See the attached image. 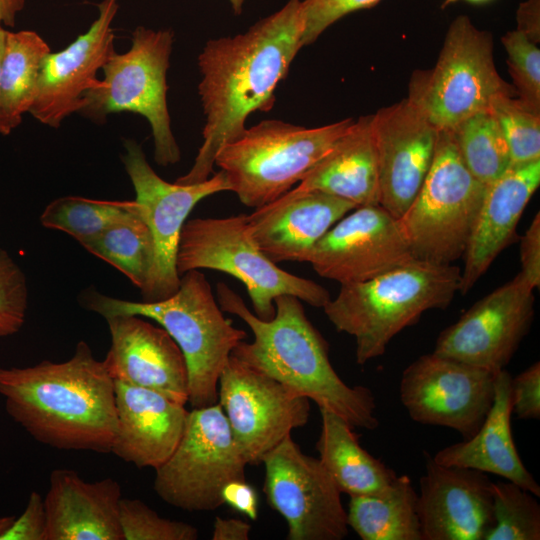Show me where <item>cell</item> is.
Wrapping results in <instances>:
<instances>
[{
	"label": "cell",
	"mask_w": 540,
	"mask_h": 540,
	"mask_svg": "<svg viewBox=\"0 0 540 540\" xmlns=\"http://www.w3.org/2000/svg\"><path fill=\"white\" fill-rule=\"evenodd\" d=\"M0 395L9 416L36 441L60 450L111 451L114 380L85 341L64 362L0 367Z\"/></svg>",
	"instance_id": "obj_2"
},
{
	"label": "cell",
	"mask_w": 540,
	"mask_h": 540,
	"mask_svg": "<svg viewBox=\"0 0 540 540\" xmlns=\"http://www.w3.org/2000/svg\"><path fill=\"white\" fill-rule=\"evenodd\" d=\"M485 189L462 160L452 131L439 130L429 172L399 218L414 258L449 265L463 257Z\"/></svg>",
	"instance_id": "obj_9"
},
{
	"label": "cell",
	"mask_w": 540,
	"mask_h": 540,
	"mask_svg": "<svg viewBox=\"0 0 540 540\" xmlns=\"http://www.w3.org/2000/svg\"><path fill=\"white\" fill-rule=\"evenodd\" d=\"M533 291L517 274L445 328L433 352L493 373L504 370L530 329Z\"/></svg>",
	"instance_id": "obj_16"
},
{
	"label": "cell",
	"mask_w": 540,
	"mask_h": 540,
	"mask_svg": "<svg viewBox=\"0 0 540 540\" xmlns=\"http://www.w3.org/2000/svg\"><path fill=\"white\" fill-rule=\"evenodd\" d=\"M120 524L124 540H196L198 529L182 521L161 517L138 499L120 502Z\"/></svg>",
	"instance_id": "obj_36"
},
{
	"label": "cell",
	"mask_w": 540,
	"mask_h": 540,
	"mask_svg": "<svg viewBox=\"0 0 540 540\" xmlns=\"http://www.w3.org/2000/svg\"><path fill=\"white\" fill-rule=\"evenodd\" d=\"M501 40L508 55V69L519 99L540 113L539 48L518 29L507 32Z\"/></svg>",
	"instance_id": "obj_37"
},
{
	"label": "cell",
	"mask_w": 540,
	"mask_h": 540,
	"mask_svg": "<svg viewBox=\"0 0 540 540\" xmlns=\"http://www.w3.org/2000/svg\"><path fill=\"white\" fill-rule=\"evenodd\" d=\"M303 31L302 0H288L246 32L206 42L198 56L203 142L192 167L177 178V184L207 180L217 153L245 131L249 115L272 108L278 83L303 47Z\"/></svg>",
	"instance_id": "obj_1"
},
{
	"label": "cell",
	"mask_w": 540,
	"mask_h": 540,
	"mask_svg": "<svg viewBox=\"0 0 540 540\" xmlns=\"http://www.w3.org/2000/svg\"><path fill=\"white\" fill-rule=\"evenodd\" d=\"M26 0H0V24L13 27L16 15L24 8Z\"/></svg>",
	"instance_id": "obj_46"
},
{
	"label": "cell",
	"mask_w": 540,
	"mask_h": 540,
	"mask_svg": "<svg viewBox=\"0 0 540 540\" xmlns=\"http://www.w3.org/2000/svg\"><path fill=\"white\" fill-rule=\"evenodd\" d=\"M319 460L341 493L373 495L389 487L397 474L363 449L352 426L338 414L320 409Z\"/></svg>",
	"instance_id": "obj_28"
},
{
	"label": "cell",
	"mask_w": 540,
	"mask_h": 540,
	"mask_svg": "<svg viewBox=\"0 0 540 540\" xmlns=\"http://www.w3.org/2000/svg\"><path fill=\"white\" fill-rule=\"evenodd\" d=\"M236 15L241 14L245 0H228Z\"/></svg>",
	"instance_id": "obj_49"
},
{
	"label": "cell",
	"mask_w": 540,
	"mask_h": 540,
	"mask_svg": "<svg viewBox=\"0 0 540 540\" xmlns=\"http://www.w3.org/2000/svg\"><path fill=\"white\" fill-rule=\"evenodd\" d=\"M451 131L465 165L483 184L497 179L511 165L507 142L489 110L470 116Z\"/></svg>",
	"instance_id": "obj_33"
},
{
	"label": "cell",
	"mask_w": 540,
	"mask_h": 540,
	"mask_svg": "<svg viewBox=\"0 0 540 540\" xmlns=\"http://www.w3.org/2000/svg\"><path fill=\"white\" fill-rule=\"evenodd\" d=\"M50 52L47 42L35 31H7L1 70V113L6 135L29 112L42 64Z\"/></svg>",
	"instance_id": "obj_30"
},
{
	"label": "cell",
	"mask_w": 540,
	"mask_h": 540,
	"mask_svg": "<svg viewBox=\"0 0 540 540\" xmlns=\"http://www.w3.org/2000/svg\"><path fill=\"white\" fill-rule=\"evenodd\" d=\"M540 184V160L511 164L486 185L461 270L460 293L466 294L495 258L516 238V227Z\"/></svg>",
	"instance_id": "obj_24"
},
{
	"label": "cell",
	"mask_w": 540,
	"mask_h": 540,
	"mask_svg": "<svg viewBox=\"0 0 540 540\" xmlns=\"http://www.w3.org/2000/svg\"><path fill=\"white\" fill-rule=\"evenodd\" d=\"M89 310L104 318L131 314L149 318L164 328L182 351L188 371V403L202 408L218 402V381L232 351L245 338L244 330L223 315L204 273L180 276L179 288L156 302H134L90 293Z\"/></svg>",
	"instance_id": "obj_5"
},
{
	"label": "cell",
	"mask_w": 540,
	"mask_h": 540,
	"mask_svg": "<svg viewBox=\"0 0 540 540\" xmlns=\"http://www.w3.org/2000/svg\"><path fill=\"white\" fill-rule=\"evenodd\" d=\"M82 246L142 290L154 261V242L144 217L115 224Z\"/></svg>",
	"instance_id": "obj_32"
},
{
	"label": "cell",
	"mask_w": 540,
	"mask_h": 540,
	"mask_svg": "<svg viewBox=\"0 0 540 540\" xmlns=\"http://www.w3.org/2000/svg\"><path fill=\"white\" fill-rule=\"evenodd\" d=\"M28 307L26 277L13 258L0 248V337L17 333Z\"/></svg>",
	"instance_id": "obj_38"
},
{
	"label": "cell",
	"mask_w": 540,
	"mask_h": 540,
	"mask_svg": "<svg viewBox=\"0 0 540 540\" xmlns=\"http://www.w3.org/2000/svg\"><path fill=\"white\" fill-rule=\"evenodd\" d=\"M105 320L111 346L103 361L113 380L188 403L186 361L169 333L139 315L116 314Z\"/></svg>",
	"instance_id": "obj_21"
},
{
	"label": "cell",
	"mask_w": 540,
	"mask_h": 540,
	"mask_svg": "<svg viewBox=\"0 0 540 540\" xmlns=\"http://www.w3.org/2000/svg\"><path fill=\"white\" fill-rule=\"evenodd\" d=\"M458 0H445L444 3H443V6H447L453 2H456ZM468 2H472V3H483V2H487L489 0H466Z\"/></svg>",
	"instance_id": "obj_50"
},
{
	"label": "cell",
	"mask_w": 540,
	"mask_h": 540,
	"mask_svg": "<svg viewBox=\"0 0 540 540\" xmlns=\"http://www.w3.org/2000/svg\"><path fill=\"white\" fill-rule=\"evenodd\" d=\"M492 488L486 473L427 457L418 494L422 540H485L494 525Z\"/></svg>",
	"instance_id": "obj_20"
},
{
	"label": "cell",
	"mask_w": 540,
	"mask_h": 540,
	"mask_svg": "<svg viewBox=\"0 0 540 540\" xmlns=\"http://www.w3.org/2000/svg\"><path fill=\"white\" fill-rule=\"evenodd\" d=\"M416 260L399 219L381 205L351 210L313 247L307 263L329 280L362 282Z\"/></svg>",
	"instance_id": "obj_17"
},
{
	"label": "cell",
	"mask_w": 540,
	"mask_h": 540,
	"mask_svg": "<svg viewBox=\"0 0 540 540\" xmlns=\"http://www.w3.org/2000/svg\"><path fill=\"white\" fill-rule=\"evenodd\" d=\"M379 205L395 218L409 208L434 160L439 130L408 99L373 114Z\"/></svg>",
	"instance_id": "obj_18"
},
{
	"label": "cell",
	"mask_w": 540,
	"mask_h": 540,
	"mask_svg": "<svg viewBox=\"0 0 540 540\" xmlns=\"http://www.w3.org/2000/svg\"><path fill=\"white\" fill-rule=\"evenodd\" d=\"M354 208L352 202L321 191L291 189L247 215V229L274 263H307L316 243Z\"/></svg>",
	"instance_id": "obj_22"
},
{
	"label": "cell",
	"mask_w": 540,
	"mask_h": 540,
	"mask_svg": "<svg viewBox=\"0 0 540 540\" xmlns=\"http://www.w3.org/2000/svg\"><path fill=\"white\" fill-rule=\"evenodd\" d=\"M511 379L504 369L496 373L494 400L480 429L469 439L439 450L435 462L491 473L540 496V486L524 466L511 431Z\"/></svg>",
	"instance_id": "obj_26"
},
{
	"label": "cell",
	"mask_w": 540,
	"mask_h": 540,
	"mask_svg": "<svg viewBox=\"0 0 540 540\" xmlns=\"http://www.w3.org/2000/svg\"><path fill=\"white\" fill-rule=\"evenodd\" d=\"M494 525L485 540H539L540 505L536 496L510 482H493Z\"/></svg>",
	"instance_id": "obj_34"
},
{
	"label": "cell",
	"mask_w": 540,
	"mask_h": 540,
	"mask_svg": "<svg viewBox=\"0 0 540 540\" xmlns=\"http://www.w3.org/2000/svg\"><path fill=\"white\" fill-rule=\"evenodd\" d=\"M379 2L380 0H302V45L313 44L327 28L342 17L371 8Z\"/></svg>",
	"instance_id": "obj_39"
},
{
	"label": "cell",
	"mask_w": 540,
	"mask_h": 540,
	"mask_svg": "<svg viewBox=\"0 0 540 540\" xmlns=\"http://www.w3.org/2000/svg\"><path fill=\"white\" fill-rule=\"evenodd\" d=\"M517 29L534 43L540 38V0H526L517 10Z\"/></svg>",
	"instance_id": "obj_44"
},
{
	"label": "cell",
	"mask_w": 540,
	"mask_h": 540,
	"mask_svg": "<svg viewBox=\"0 0 540 540\" xmlns=\"http://www.w3.org/2000/svg\"><path fill=\"white\" fill-rule=\"evenodd\" d=\"M121 499L120 484L111 477L87 482L74 470H53L44 497L45 540H124Z\"/></svg>",
	"instance_id": "obj_25"
},
{
	"label": "cell",
	"mask_w": 540,
	"mask_h": 540,
	"mask_svg": "<svg viewBox=\"0 0 540 540\" xmlns=\"http://www.w3.org/2000/svg\"><path fill=\"white\" fill-rule=\"evenodd\" d=\"M263 491L285 520L288 540H341L348 534L341 492L319 458L305 454L291 434L269 451Z\"/></svg>",
	"instance_id": "obj_13"
},
{
	"label": "cell",
	"mask_w": 540,
	"mask_h": 540,
	"mask_svg": "<svg viewBox=\"0 0 540 540\" xmlns=\"http://www.w3.org/2000/svg\"><path fill=\"white\" fill-rule=\"evenodd\" d=\"M216 293L222 311L238 316L253 333V341H241L231 355L314 401L319 409L338 414L352 427H378L371 390L349 386L340 378L330 362L327 342L307 318L300 299L288 294L276 297L274 316L263 320L225 283L217 284Z\"/></svg>",
	"instance_id": "obj_3"
},
{
	"label": "cell",
	"mask_w": 540,
	"mask_h": 540,
	"mask_svg": "<svg viewBox=\"0 0 540 540\" xmlns=\"http://www.w3.org/2000/svg\"><path fill=\"white\" fill-rule=\"evenodd\" d=\"M14 519L15 516L0 517V534L10 526Z\"/></svg>",
	"instance_id": "obj_48"
},
{
	"label": "cell",
	"mask_w": 540,
	"mask_h": 540,
	"mask_svg": "<svg viewBox=\"0 0 540 540\" xmlns=\"http://www.w3.org/2000/svg\"><path fill=\"white\" fill-rule=\"evenodd\" d=\"M346 516L362 540H422L418 494L408 475L380 493L350 496Z\"/></svg>",
	"instance_id": "obj_29"
},
{
	"label": "cell",
	"mask_w": 540,
	"mask_h": 540,
	"mask_svg": "<svg viewBox=\"0 0 540 540\" xmlns=\"http://www.w3.org/2000/svg\"><path fill=\"white\" fill-rule=\"evenodd\" d=\"M174 44L171 29L137 27L131 46L111 55L104 77L88 90L80 114L102 123L112 113L133 112L147 119L154 141V160L163 167L181 159L167 105V71Z\"/></svg>",
	"instance_id": "obj_8"
},
{
	"label": "cell",
	"mask_w": 540,
	"mask_h": 540,
	"mask_svg": "<svg viewBox=\"0 0 540 540\" xmlns=\"http://www.w3.org/2000/svg\"><path fill=\"white\" fill-rule=\"evenodd\" d=\"M515 93L496 69L491 34L460 15L448 27L434 68L415 71L408 99L438 130H452L488 110L496 97Z\"/></svg>",
	"instance_id": "obj_10"
},
{
	"label": "cell",
	"mask_w": 540,
	"mask_h": 540,
	"mask_svg": "<svg viewBox=\"0 0 540 540\" xmlns=\"http://www.w3.org/2000/svg\"><path fill=\"white\" fill-rule=\"evenodd\" d=\"M46 527L44 498L33 491L23 513L0 534V540H45Z\"/></svg>",
	"instance_id": "obj_41"
},
{
	"label": "cell",
	"mask_w": 540,
	"mask_h": 540,
	"mask_svg": "<svg viewBox=\"0 0 540 540\" xmlns=\"http://www.w3.org/2000/svg\"><path fill=\"white\" fill-rule=\"evenodd\" d=\"M118 9V0H102L89 29L63 50L47 55L29 110L40 123L57 128L83 108L84 94L98 84L97 72L115 52L112 23Z\"/></svg>",
	"instance_id": "obj_19"
},
{
	"label": "cell",
	"mask_w": 540,
	"mask_h": 540,
	"mask_svg": "<svg viewBox=\"0 0 540 540\" xmlns=\"http://www.w3.org/2000/svg\"><path fill=\"white\" fill-rule=\"evenodd\" d=\"M7 30L0 24V134L6 135L1 113V70Z\"/></svg>",
	"instance_id": "obj_47"
},
{
	"label": "cell",
	"mask_w": 540,
	"mask_h": 540,
	"mask_svg": "<svg viewBox=\"0 0 540 540\" xmlns=\"http://www.w3.org/2000/svg\"><path fill=\"white\" fill-rule=\"evenodd\" d=\"M124 147L121 159L154 242L152 269L140 291L143 301L156 302L171 296L179 288L176 258L181 230L188 215L202 199L230 191V186L221 170L196 184L167 182L154 171L136 141L125 140Z\"/></svg>",
	"instance_id": "obj_12"
},
{
	"label": "cell",
	"mask_w": 540,
	"mask_h": 540,
	"mask_svg": "<svg viewBox=\"0 0 540 540\" xmlns=\"http://www.w3.org/2000/svg\"><path fill=\"white\" fill-rule=\"evenodd\" d=\"M245 214L225 218H194L184 223L177 251L179 276L190 270L211 269L240 280L254 314L263 320L275 314L276 297L293 295L314 307L331 299L320 284L293 275L271 261L248 233Z\"/></svg>",
	"instance_id": "obj_7"
},
{
	"label": "cell",
	"mask_w": 540,
	"mask_h": 540,
	"mask_svg": "<svg viewBox=\"0 0 540 540\" xmlns=\"http://www.w3.org/2000/svg\"><path fill=\"white\" fill-rule=\"evenodd\" d=\"M321 191L356 205L379 204L373 115L361 116L293 189Z\"/></svg>",
	"instance_id": "obj_27"
},
{
	"label": "cell",
	"mask_w": 540,
	"mask_h": 540,
	"mask_svg": "<svg viewBox=\"0 0 540 540\" xmlns=\"http://www.w3.org/2000/svg\"><path fill=\"white\" fill-rule=\"evenodd\" d=\"M251 525L241 519L216 517L213 525V540H248Z\"/></svg>",
	"instance_id": "obj_45"
},
{
	"label": "cell",
	"mask_w": 540,
	"mask_h": 540,
	"mask_svg": "<svg viewBox=\"0 0 540 540\" xmlns=\"http://www.w3.org/2000/svg\"><path fill=\"white\" fill-rule=\"evenodd\" d=\"M218 403L247 465H258L310 416V400L231 355L218 381Z\"/></svg>",
	"instance_id": "obj_14"
},
{
	"label": "cell",
	"mask_w": 540,
	"mask_h": 540,
	"mask_svg": "<svg viewBox=\"0 0 540 540\" xmlns=\"http://www.w3.org/2000/svg\"><path fill=\"white\" fill-rule=\"evenodd\" d=\"M116 430L111 453L138 468L162 465L176 448L188 410L154 390L114 381Z\"/></svg>",
	"instance_id": "obj_23"
},
{
	"label": "cell",
	"mask_w": 540,
	"mask_h": 540,
	"mask_svg": "<svg viewBox=\"0 0 540 540\" xmlns=\"http://www.w3.org/2000/svg\"><path fill=\"white\" fill-rule=\"evenodd\" d=\"M521 271L518 273L533 290L540 286V214L536 213L520 239Z\"/></svg>",
	"instance_id": "obj_42"
},
{
	"label": "cell",
	"mask_w": 540,
	"mask_h": 540,
	"mask_svg": "<svg viewBox=\"0 0 540 540\" xmlns=\"http://www.w3.org/2000/svg\"><path fill=\"white\" fill-rule=\"evenodd\" d=\"M223 503L249 519H257L258 496L246 479L232 481L226 485L223 491Z\"/></svg>",
	"instance_id": "obj_43"
},
{
	"label": "cell",
	"mask_w": 540,
	"mask_h": 540,
	"mask_svg": "<svg viewBox=\"0 0 540 540\" xmlns=\"http://www.w3.org/2000/svg\"><path fill=\"white\" fill-rule=\"evenodd\" d=\"M461 270L414 260L370 280L342 284L323 310L339 332L355 338L360 365L383 355L390 341L432 309H446L460 291Z\"/></svg>",
	"instance_id": "obj_4"
},
{
	"label": "cell",
	"mask_w": 540,
	"mask_h": 540,
	"mask_svg": "<svg viewBox=\"0 0 540 540\" xmlns=\"http://www.w3.org/2000/svg\"><path fill=\"white\" fill-rule=\"evenodd\" d=\"M144 217L135 201L96 200L80 196L50 202L40 216L42 226L67 233L81 245L120 222Z\"/></svg>",
	"instance_id": "obj_31"
},
{
	"label": "cell",
	"mask_w": 540,
	"mask_h": 540,
	"mask_svg": "<svg viewBox=\"0 0 540 540\" xmlns=\"http://www.w3.org/2000/svg\"><path fill=\"white\" fill-rule=\"evenodd\" d=\"M488 110L505 137L511 164L540 160V113L512 95L496 97Z\"/></svg>",
	"instance_id": "obj_35"
},
{
	"label": "cell",
	"mask_w": 540,
	"mask_h": 540,
	"mask_svg": "<svg viewBox=\"0 0 540 540\" xmlns=\"http://www.w3.org/2000/svg\"><path fill=\"white\" fill-rule=\"evenodd\" d=\"M512 412L519 419L540 418V362L511 379Z\"/></svg>",
	"instance_id": "obj_40"
},
{
	"label": "cell",
	"mask_w": 540,
	"mask_h": 540,
	"mask_svg": "<svg viewBox=\"0 0 540 540\" xmlns=\"http://www.w3.org/2000/svg\"><path fill=\"white\" fill-rule=\"evenodd\" d=\"M246 466L217 402L188 411L176 448L155 469L153 488L173 507L188 512L213 511L224 505L227 484L246 479Z\"/></svg>",
	"instance_id": "obj_11"
},
{
	"label": "cell",
	"mask_w": 540,
	"mask_h": 540,
	"mask_svg": "<svg viewBox=\"0 0 540 540\" xmlns=\"http://www.w3.org/2000/svg\"><path fill=\"white\" fill-rule=\"evenodd\" d=\"M353 122L347 118L306 128L282 120H263L225 144L215 165L225 173L230 191L240 202L256 209L290 191Z\"/></svg>",
	"instance_id": "obj_6"
},
{
	"label": "cell",
	"mask_w": 540,
	"mask_h": 540,
	"mask_svg": "<svg viewBox=\"0 0 540 540\" xmlns=\"http://www.w3.org/2000/svg\"><path fill=\"white\" fill-rule=\"evenodd\" d=\"M495 375L432 352L403 371L400 400L415 422L451 428L469 439L492 406Z\"/></svg>",
	"instance_id": "obj_15"
}]
</instances>
